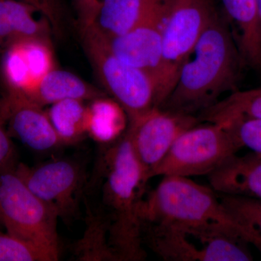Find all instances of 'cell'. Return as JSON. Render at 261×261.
<instances>
[{
  "label": "cell",
  "instance_id": "cell-29",
  "mask_svg": "<svg viewBox=\"0 0 261 261\" xmlns=\"http://www.w3.org/2000/svg\"><path fill=\"white\" fill-rule=\"evenodd\" d=\"M257 3H258L259 13H260V17L261 20V0H257Z\"/></svg>",
  "mask_w": 261,
  "mask_h": 261
},
{
  "label": "cell",
  "instance_id": "cell-23",
  "mask_svg": "<svg viewBox=\"0 0 261 261\" xmlns=\"http://www.w3.org/2000/svg\"><path fill=\"white\" fill-rule=\"evenodd\" d=\"M18 42L30 70L33 87L55 68L51 45L46 39H23L18 41Z\"/></svg>",
  "mask_w": 261,
  "mask_h": 261
},
{
  "label": "cell",
  "instance_id": "cell-18",
  "mask_svg": "<svg viewBox=\"0 0 261 261\" xmlns=\"http://www.w3.org/2000/svg\"><path fill=\"white\" fill-rule=\"evenodd\" d=\"M125 113L116 101L101 97L92 99L87 106V135L98 143L114 142L124 129Z\"/></svg>",
  "mask_w": 261,
  "mask_h": 261
},
{
  "label": "cell",
  "instance_id": "cell-27",
  "mask_svg": "<svg viewBox=\"0 0 261 261\" xmlns=\"http://www.w3.org/2000/svg\"><path fill=\"white\" fill-rule=\"evenodd\" d=\"M102 0H74L81 32L93 24Z\"/></svg>",
  "mask_w": 261,
  "mask_h": 261
},
{
  "label": "cell",
  "instance_id": "cell-20",
  "mask_svg": "<svg viewBox=\"0 0 261 261\" xmlns=\"http://www.w3.org/2000/svg\"><path fill=\"white\" fill-rule=\"evenodd\" d=\"M199 121L221 123L237 118H257L261 120V91L237 90L200 113Z\"/></svg>",
  "mask_w": 261,
  "mask_h": 261
},
{
  "label": "cell",
  "instance_id": "cell-10",
  "mask_svg": "<svg viewBox=\"0 0 261 261\" xmlns=\"http://www.w3.org/2000/svg\"><path fill=\"white\" fill-rule=\"evenodd\" d=\"M15 173L29 190L59 218L69 221L78 210V196L84 176L78 164L69 160L60 159L36 166L23 163L15 165Z\"/></svg>",
  "mask_w": 261,
  "mask_h": 261
},
{
  "label": "cell",
  "instance_id": "cell-7",
  "mask_svg": "<svg viewBox=\"0 0 261 261\" xmlns=\"http://www.w3.org/2000/svg\"><path fill=\"white\" fill-rule=\"evenodd\" d=\"M197 123L178 137L154 171V177L207 176L243 148L224 123Z\"/></svg>",
  "mask_w": 261,
  "mask_h": 261
},
{
  "label": "cell",
  "instance_id": "cell-3",
  "mask_svg": "<svg viewBox=\"0 0 261 261\" xmlns=\"http://www.w3.org/2000/svg\"><path fill=\"white\" fill-rule=\"evenodd\" d=\"M163 177L147 198L142 201V222L221 228L242 235L247 241L243 230L211 187L185 176Z\"/></svg>",
  "mask_w": 261,
  "mask_h": 261
},
{
  "label": "cell",
  "instance_id": "cell-5",
  "mask_svg": "<svg viewBox=\"0 0 261 261\" xmlns=\"http://www.w3.org/2000/svg\"><path fill=\"white\" fill-rule=\"evenodd\" d=\"M14 167L0 171V222L7 233L39 247L58 260L59 216L29 190Z\"/></svg>",
  "mask_w": 261,
  "mask_h": 261
},
{
  "label": "cell",
  "instance_id": "cell-19",
  "mask_svg": "<svg viewBox=\"0 0 261 261\" xmlns=\"http://www.w3.org/2000/svg\"><path fill=\"white\" fill-rule=\"evenodd\" d=\"M47 113L63 145L76 143L87 135V106L83 100L60 101L51 105Z\"/></svg>",
  "mask_w": 261,
  "mask_h": 261
},
{
  "label": "cell",
  "instance_id": "cell-15",
  "mask_svg": "<svg viewBox=\"0 0 261 261\" xmlns=\"http://www.w3.org/2000/svg\"><path fill=\"white\" fill-rule=\"evenodd\" d=\"M211 187L221 195L261 200V156H231L207 175Z\"/></svg>",
  "mask_w": 261,
  "mask_h": 261
},
{
  "label": "cell",
  "instance_id": "cell-2",
  "mask_svg": "<svg viewBox=\"0 0 261 261\" xmlns=\"http://www.w3.org/2000/svg\"><path fill=\"white\" fill-rule=\"evenodd\" d=\"M102 169V214L110 247L118 261L145 260L140 211L147 182L127 132L105 152Z\"/></svg>",
  "mask_w": 261,
  "mask_h": 261
},
{
  "label": "cell",
  "instance_id": "cell-17",
  "mask_svg": "<svg viewBox=\"0 0 261 261\" xmlns=\"http://www.w3.org/2000/svg\"><path fill=\"white\" fill-rule=\"evenodd\" d=\"M23 95L42 107L65 99L92 100L101 97L99 91L80 77L66 70L56 68L42 77Z\"/></svg>",
  "mask_w": 261,
  "mask_h": 261
},
{
  "label": "cell",
  "instance_id": "cell-24",
  "mask_svg": "<svg viewBox=\"0 0 261 261\" xmlns=\"http://www.w3.org/2000/svg\"><path fill=\"white\" fill-rule=\"evenodd\" d=\"M0 261H55L47 252L32 244L0 232Z\"/></svg>",
  "mask_w": 261,
  "mask_h": 261
},
{
  "label": "cell",
  "instance_id": "cell-21",
  "mask_svg": "<svg viewBox=\"0 0 261 261\" xmlns=\"http://www.w3.org/2000/svg\"><path fill=\"white\" fill-rule=\"evenodd\" d=\"M219 195L221 202L243 230L248 243L261 254V200Z\"/></svg>",
  "mask_w": 261,
  "mask_h": 261
},
{
  "label": "cell",
  "instance_id": "cell-13",
  "mask_svg": "<svg viewBox=\"0 0 261 261\" xmlns=\"http://www.w3.org/2000/svg\"><path fill=\"white\" fill-rule=\"evenodd\" d=\"M173 0H102L93 24L103 37L122 35L167 15Z\"/></svg>",
  "mask_w": 261,
  "mask_h": 261
},
{
  "label": "cell",
  "instance_id": "cell-8",
  "mask_svg": "<svg viewBox=\"0 0 261 261\" xmlns=\"http://www.w3.org/2000/svg\"><path fill=\"white\" fill-rule=\"evenodd\" d=\"M82 34L84 48L99 80L129 121L156 107L155 86L148 75L115 56L105 38L92 27Z\"/></svg>",
  "mask_w": 261,
  "mask_h": 261
},
{
  "label": "cell",
  "instance_id": "cell-12",
  "mask_svg": "<svg viewBox=\"0 0 261 261\" xmlns=\"http://www.w3.org/2000/svg\"><path fill=\"white\" fill-rule=\"evenodd\" d=\"M165 18L142 24L117 37L106 38L101 34L115 56L123 63L142 70L152 80L155 86L156 97L162 70L161 27Z\"/></svg>",
  "mask_w": 261,
  "mask_h": 261
},
{
  "label": "cell",
  "instance_id": "cell-6",
  "mask_svg": "<svg viewBox=\"0 0 261 261\" xmlns=\"http://www.w3.org/2000/svg\"><path fill=\"white\" fill-rule=\"evenodd\" d=\"M216 13L212 0H173L161 27L162 70L156 107L172 92L182 65Z\"/></svg>",
  "mask_w": 261,
  "mask_h": 261
},
{
  "label": "cell",
  "instance_id": "cell-16",
  "mask_svg": "<svg viewBox=\"0 0 261 261\" xmlns=\"http://www.w3.org/2000/svg\"><path fill=\"white\" fill-rule=\"evenodd\" d=\"M37 12L20 0H0V47L23 39H47L49 21L34 18Z\"/></svg>",
  "mask_w": 261,
  "mask_h": 261
},
{
  "label": "cell",
  "instance_id": "cell-14",
  "mask_svg": "<svg viewBox=\"0 0 261 261\" xmlns=\"http://www.w3.org/2000/svg\"><path fill=\"white\" fill-rule=\"evenodd\" d=\"M224 21L245 66L261 72V20L257 0H221Z\"/></svg>",
  "mask_w": 261,
  "mask_h": 261
},
{
  "label": "cell",
  "instance_id": "cell-1",
  "mask_svg": "<svg viewBox=\"0 0 261 261\" xmlns=\"http://www.w3.org/2000/svg\"><path fill=\"white\" fill-rule=\"evenodd\" d=\"M243 59L224 18L216 13L182 65L172 92L161 108L195 115L238 90Z\"/></svg>",
  "mask_w": 261,
  "mask_h": 261
},
{
  "label": "cell",
  "instance_id": "cell-30",
  "mask_svg": "<svg viewBox=\"0 0 261 261\" xmlns=\"http://www.w3.org/2000/svg\"><path fill=\"white\" fill-rule=\"evenodd\" d=\"M257 89H258V90L261 91V87H257Z\"/></svg>",
  "mask_w": 261,
  "mask_h": 261
},
{
  "label": "cell",
  "instance_id": "cell-9",
  "mask_svg": "<svg viewBox=\"0 0 261 261\" xmlns=\"http://www.w3.org/2000/svg\"><path fill=\"white\" fill-rule=\"evenodd\" d=\"M200 122L195 115L157 107L129 121L126 132L146 181L154 177L178 137Z\"/></svg>",
  "mask_w": 261,
  "mask_h": 261
},
{
  "label": "cell",
  "instance_id": "cell-26",
  "mask_svg": "<svg viewBox=\"0 0 261 261\" xmlns=\"http://www.w3.org/2000/svg\"><path fill=\"white\" fill-rule=\"evenodd\" d=\"M15 149L0 113V171L15 166Z\"/></svg>",
  "mask_w": 261,
  "mask_h": 261
},
{
  "label": "cell",
  "instance_id": "cell-28",
  "mask_svg": "<svg viewBox=\"0 0 261 261\" xmlns=\"http://www.w3.org/2000/svg\"><path fill=\"white\" fill-rule=\"evenodd\" d=\"M34 6L51 23L56 24L59 20L60 7L58 0H20Z\"/></svg>",
  "mask_w": 261,
  "mask_h": 261
},
{
  "label": "cell",
  "instance_id": "cell-11",
  "mask_svg": "<svg viewBox=\"0 0 261 261\" xmlns=\"http://www.w3.org/2000/svg\"><path fill=\"white\" fill-rule=\"evenodd\" d=\"M0 113L10 137L32 150L47 152L63 146L42 106L23 94L6 92L0 99Z\"/></svg>",
  "mask_w": 261,
  "mask_h": 261
},
{
  "label": "cell",
  "instance_id": "cell-25",
  "mask_svg": "<svg viewBox=\"0 0 261 261\" xmlns=\"http://www.w3.org/2000/svg\"><path fill=\"white\" fill-rule=\"evenodd\" d=\"M221 123L226 125L236 136L243 147H247L261 156L260 119L237 117Z\"/></svg>",
  "mask_w": 261,
  "mask_h": 261
},
{
  "label": "cell",
  "instance_id": "cell-22",
  "mask_svg": "<svg viewBox=\"0 0 261 261\" xmlns=\"http://www.w3.org/2000/svg\"><path fill=\"white\" fill-rule=\"evenodd\" d=\"M80 241L76 252L80 260L118 261L108 243L107 225L102 213L91 214L88 227Z\"/></svg>",
  "mask_w": 261,
  "mask_h": 261
},
{
  "label": "cell",
  "instance_id": "cell-4",
  "mask_svg": "<svg viewBox=\"0 0 261 261\" xmlns=\"http://www.w3.org/2000/svg\"><path fill=\"white\" fill-rule=\"evenodd\" d=\"M146 244L164 260H253L242 235L212 226H185L155 221L142 222Z\"/></svg>",
  "mask_w": 261,
  "mask_h": 261
}]
</instances>
